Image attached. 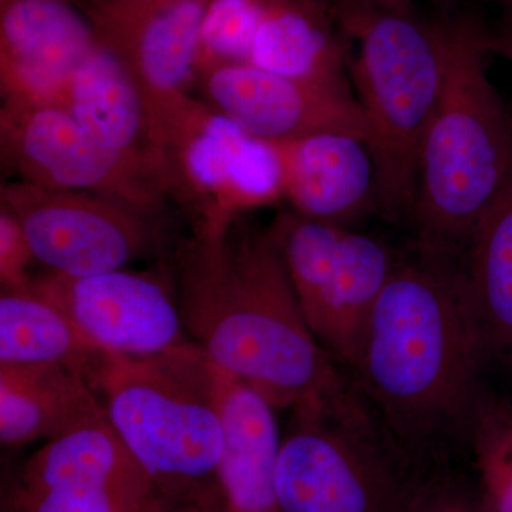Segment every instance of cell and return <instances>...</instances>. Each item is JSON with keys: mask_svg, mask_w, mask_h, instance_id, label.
<instances>
[{"mask_svg": "<svg viewBox=\"0 0 512 512\" xmlns=\"http://www.w3.org/2000/svg\"><path fill=\"white\" fill-rule=\"evenodd\" d=\"M174 274L192 342L275 410L335 406L360 393L309 328L271 227L244 215L195 229L177 249Z\"/></svg>", "mask_w": 512, "mask_h": 512, "instance_id": "1", "label": "cell"}, {"mask_svg": "<svg viewBox=\"0 0 512 512\" xmlns=\"http://www.w3.org/2000/svg\"><path fill=\"white\" fill-rule=\"evenodd\" d=\"M488 360L460 261L417 248L373 306L349 375L393 437L444 463L467 441Z\"/></svg>", "mask_w": 512, "mask_h": 512, "instance_id": "2", "label": "cell"}, {"mask_svg": "<svg viewBox=\"0 0 512 512\" xmlns=\"http://www.w3.org/2000/svg\"><path fill=\"white\" fill-rule=\"evenodd\" d=\"M487 29L447 13L443 90L421 151L417 248L458 259L512 168V116L488 77Z\"/></svg>", "mask_w": 512, "mask_h": 512, "instance_id": "3", "label": "cell"}, {"mask_svg": "<svg viewBox=\"0 0 512 512\" xmlns=\"http://www.w3.org/2000/svg\"><path fill=\"white\" fill-rule=\"evenodd\" d=\"M218 373L191 340L153 356L109 355L94 384L111 426L173 507L222 510Z\"/></svg>", "mask_w": 512, "mask_h": 512, "instance_id": "4", "label": "cell"}, {"mask_svg": "<svg viewBox=\"0 0 512 512\" xmlns=\"http://www.w3.org/2000/svg\"><path fill=\"white\" fill-rule=\"evenodd\" d=\"M326 2L346 39L357 43L349 67L372 134L380 214L412 222L421 151L446 73L447 13L424 18L414 6Z\"/></svg>", "mask_w": 512, "mask_h": 512, "instance_id": "5", "label": "cell"}, {"mask_svg": "<svg viewBox=\"0 0 512 512\" xmlns=\"http://www.w3.org/2000/svg\"><path fill=\"white\" fill-rule=\"evenodd\" d=\"M446 474L393 437L365 397L302 407L279 447L278 512H409Z\"/></svg>", "mask_w": 512, "mask_h": 512, "instance_id": "6", "label": "cell"}, {"mask_svg": "<svg viewBox=\"0 0 512 512\" xmlns=\"http://www.w3.org/2000/svg\"><path fill=\"white\" fill-rule=\"evenodd\" d=\"M269 227L309 328L349 370L399 259L379 239L293 211L281 212Z\"/></svg>", "mask_w": 512, "mask_h": 512, "instance_id": "7", "label": "cell"}, {"mask_svg": "<svg viewBox=\"0 0 512 512\" xmlns=\"http://www.w3.org/2000/svg\"><path fill=\"white\" fill-rule=\"evenodd\" d=\"M160 143L168 198L183 208L192 231L228 227L284 200L271 144L198 97L161 130Z\"/></svg>", "mask_w": 512, "mask_h": 512, "instance_id": "8", "label": "cell"}, {"mask_svg": "<svg viewBox=\"0 0 512 512\" xmlns=\"http://www.w3.org/2000/svg\"><path fill=\"white\" fill-rule=\"evenodd\" d=\"M0 207L15 215L36 262L53 274L89 276L128 268L154 254L163 239L160 212L94 192L6 181Z\"/></svg>", "mask_w": 512, "mask_h": 512, "instance_id": "9", "label": "cell"}, {"mask_svg": "<svg viewBox=\"0 0 512 512\" xmlns=\"http://www.w3.org/2000/svg\"><path fill=\"white\" fill-rule=\"evenodd\" d=\"M0 156L23 183L109 195L153 212L168 200L163 175L103 146L62 107L2 101Z\"/></svg>", "mask_w": 512, "mask_h": 512, "instance_id": "10", "label": "cell"}, {"mask_svg": "<svg viewBox=\"0 0 512 512\" xmlns=\"http://www.w3.org/2000/svg\"><path fill=\"white\" fill-rule=\"evenodd\" d=\"M110 420L46 441L20 478L16 512H147L163 503Z\"/></svg>", "mask_w": 512, "mask_h": 512, "instance_id": "11", "label": "cell"}, {"mask_svg": "<svg viewBox=\"0 0 512 512\" xmlns=\"http://www.w3.org/2000/svg\"><path fill=\"white\" fill-rule=\"evenodd\" d=\"M28 289L55 305L84 338L110 355L153 356L191 342L173 282L154 272H47L35 276Z\"/></svg>", "mask_w": 512, "mask_h": 512, "instance_id": "12", "label": "cell"}, {"mask_svg": "<svg viewBox=\"0 0 512 512\" xmlns=\"http://www.w3.org/2000/svg\"><path fill=\"white\" fill-rule=\"evenodd\" d=\"M195 87L212 109L265 143L342 133L372 144L365 113L348 84L282 76L242 63L205 70Z\"/></svg>", "mask_w": 512, "mask_h": 512, "instance_id": "13", "label": "cell"}, {"mask_svg": "<svg viewBox=\"0 0 512 512\" xmlns=\"http://www.w3.org/2000/svg\"><path fill=\"white\" fill-rule=\"evenodd\" d=\"M207 3L170 0L128 8L113 0H89L84 6L101 42L119 55L140 84L158 140L161 128L194 99Z\"/></svg>", "mask_w": 512, "mask_h": 512, "instance_id": "14", "label": "cell"}, {"mask_svg": "<svg viewBox=\"0 0 512 512\" xmlns=\"http://www.w3.org/2000/svg\"><path fill=\"white\" fill-rule=\"evenodd\" d=\"M99 43L69 0H0L2 101L62 107L74 73Z\"/></svg>", "mask_w": 512, "mask_h": 512, "instance_id": "15", "label": "cell"}, {"mask_svg": "<svg viewBox=\"0 0 512 512\" xmlns=\"http://www.w3.org/2000/svg\"><path fill=\"white\" fill-rule=\"evenodd\" d=\"M269 144L278 160L282 195L296 214L345 228L380 214L375 160L365 141L325 133Z\"/></svg>", "mask_w": 512, "mask_h": 512, "instance_id": "16", "label": "cell"}, {"mask_svg": "<svg viewBox=\"0 0 512 512\" xmlns=\"http://www.w3.org/2000/svg\"><path fill=\"white\" fill-rule=\"evenodd\" d=\"M62 109L103 146L147 164L164 178L163 151L143 90L101 40L70 80Z\"/></svg>", "mask_w": 512, "mask_h": 512, "instance_id": "17", "label": "cell"}, {"mask_svg": "<svg viewBox=\"0 0 512 512\" xmlns=\"http://www.w3.org/2000/svg\"><path fill=\"white\" fill-rule=\"evenodd\" d=\"M218 387L224 421L218 467L222 512H278L276 464L282 436L275 409L248 384L222 370Z\"/></svg>", "mask_w": 512, "mask_h": 512, "instance_id": "18", "label": "cell"}, {"mask_svg": "<svg viewBox=\"0 0 512 512\" xmlns=\"http://www.w3.org/2000/svg\"><path fill=\"white\" fill-rule=\"evenodd\" d=\"M84 377L59 366L0 365V440L23 447L106 419Z\"/></svg>", "mask_w": 512, "mask_h": 512, "instance_id": "19", "label": "cell"}, {"mask_svg": "<svg viewBox=\"0 0 512 512\" xmlns=\"http://www.w3.org/2000/svg\"><path fill=\"white\" fill-rule=\"evenodd\" d=\"M248 64L282 76L348 84V39L326 0H269Z\"/></svg>", "mask_w": 512, "mask_h": 512, "instance_id": "20", "label": "cell"}, {"mask_svg": "<svg viewBox=\"0 0 512 512\" xmlns=\"http://www.w3.org/2000/svg\"><path fill=\"white\" fill-rule=\"evenodd\" d=\"M460 264L488 356L512 369V168Z\"/></svg>", "mask_w": 512, "mask_h": 512, "instance_id": "21", "label": "cell"}, {"mask_svg": "<svg viewBox=\"0 0 512 512\" xmlns=\"http://www.w3.org/2000/svg\"><path fill=\"white\" fill-rule=\"evenodd\" d=\"M109 355L84 338L55 305L30 289L2 292L0 365L63 367L84 377L94 390Z\"/></svg>", "mask_w": 512, "mask_h": 512, "instance_id": "22", "label": "cell"}, {"mask_svg": "<svg viewBox=\"0 0 512 512\" xmlns=\"http://www.w3.org/2000/svg\"><path fill=\"white\" fill-rule=\"evenodd\" d=\"M481 485V512H512V402L484 392L468 427Z\"/></svg>", "mask_w": 512, "mask_h": 512, "instance_id": "23", "label": "cell"}, {"mask_svg": "<svg viewBox=\"0 0 512 512\" xmlns=\"http://www.w3.org/2000/svg\"><path fill=\"white\" fill-rule=\"evenodd\" d=\"M268 3L269 0H208L197 77L212 67L248 63Z\"/></svg>", "mask_w": 512, "mask_h": 512, "instance_id": "24", "label": "cell"}, {"mask_svg": "<svg viewBox=\"0 0 512 512\" xmlns=\"http://www.w3.org/2000/svg\"><path fill=\"white\" fill-rule=\"evenodd\" d=\"M36 261L22 225L12 212L0 207V285L2 292L25 291L35 276L30 265Z\"/></svg>", "mask_w": 512, "mask_h": 512, "instance_id": "25", "label": "cell"}, {"mask_svg": "<svg viewBox=\"0 0 512 512\" xmlns=\"http://www.w3.org/2000/svg\"><path fill=\"white\" fill-rule=\"evenodd\" d=\"M409 512H477L464 490L448 473L431 485Z\"/></svg>", "mask_w": 512, "mask_h": 512, "instance_id": "26", "label": "cell"}, {"mask_svg": "<svg viewBox=\"0 0 512 512\" xmlns=\"http://www.w3.org/2000/svg\"><path fill=\"white\" fill-rule=\"evenodd\" d=\"M487 45L491 53L503 56L512 64V13L504 12L500 22L487 29Z\"/></svg>", "mask_w": 512, "mask_h": 512, "instance_id": "27", "label": "cell"}, {"mask_svg": "<svg viewBox=\"0 0 512 512\" xmlns=\"http://www.w3.org/2000/svg\"><path fill=\"white\" fill-rule=\"evenodd\" d=\"M365 2L379 6H390V8H409V6H414L417 0H365ZM434 2L450 3L451 0H434Z\"/></svg>", "mask_w": 512, "mask_h": 512, "instance_id": "28", "label": "cell"}, {"mask_svg": "<svg viewBox=\"0 0 512 512\" xmlns=\"http://www.w3.org/2000/svg\"><path fill=\"white\" fill-rule=\"evenodd\" d=\"M113 2L128 6V8H147V6L160 5V3L170 2V0H113Z\"/></svg>", "mask_w": 512, "mask_h": 512, "instance_id": "29", "label": "cell"}, {"mask_svg": "<svg viewBox=\"0 0 512 512\" xmlns=\"http://www.w3.org/2000/svg\"><path fill=\"white\" fill-rule=\"evenodd\" d=\"M171 512H222L218 508L198 507V505H184V507H174Z\"/></svg>", "mask_w": 512, "mask_h": 512, "instance_id": "30", "label": "cell"}, {"mask_svg": "<svg viewBox=\"0 0 512 512\" xmlns=\"http://www.w3.org/2000/svg\"><path fill=\"white\" fill-rule=\"evenodd\" d=\"M173 508H174L173 505H170L168 503H165V501H163V503L156 505V507L151 508V510H148L147 512H171V510H173Z\"/></svg>", "mask_w": 512, "mask_h": 512, "instance_id": "31", "label": "cell"}, {"mask_svg": "<svg viewBox=\"0 0 512 512\" xmlns=\"http://www.w3.org/2000/svg\"><path fill=\"white\" fill-rule=\"evenodd\" d=\"M498 2L503 6L504 12L512 13V0H498Z\"/></svg>", "mask_w": 512, "mask_h": 512, "instance_id": "32", "label": "cell"}]
</instances>
